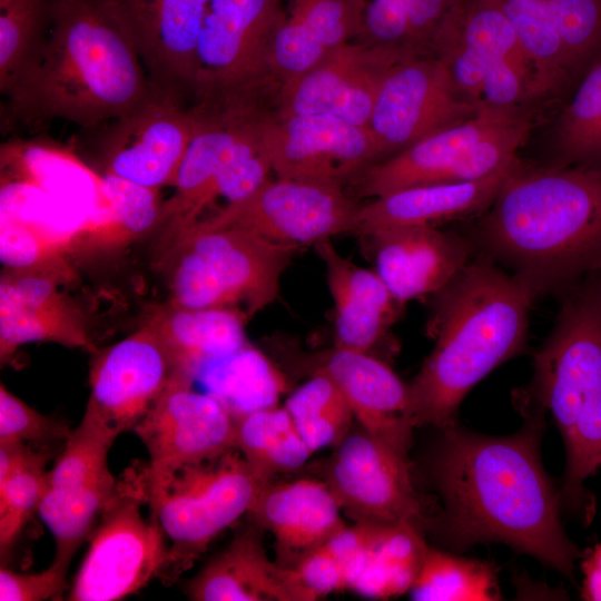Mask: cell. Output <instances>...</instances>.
Segmentation results:
<instances>
[{"label": "cell", "instance_id": "2", "mask_svg": "<svg viewBox=\"0 0 601 601\" xmlns=\"http://www.w3.org/2000/svg\"><path fill=\"white\" fill-rule=\"evenodd\" d=\"M46 28L7 93L22 120L61 118L91 130L150 96L130 0H50Z\"/></svg>", "mask_w": 601, "mask_h": 601}, {"label": "cell", "instance_id": "34", "mask_svg": "<svg viewBox=\"0 0 601 601\" xmlns=\"http://www.w3.org/2000/svg\"><path fill=\"white\" fill-rule=\"evenodd\" d=\"M117 483L109 473L80 486L47 487L38 513L55 539V560L70 564L78 548L93 532Z\"/></svg>", "mask_w": 601, "mask_h": 601}, {"label": "cell", "instance_id": "10", "mask_svg": "<svg viewBox=\"0 0 601 601\" xmlns=\"http://www.w3.org/2000/svg\"><path fill=\"white\" fill-rule=\"evenodd\" d=\"M359 206L341 185L276 177L193 225L204 229L243 228L276 243L302 247L353 234Z\"/></svg>", "mask_w": 601, "mask_h": 601}, {"label": "cell", "instance_id": "29", "mask_svg": "<svg viewBox=\"0 0 601 601\" xmlns=\"http://www.w3.org/2000/svg\"><path fill=\"white\" fill-rule=\"evenodd\" d=\"M252 523L187 583L194 601H295L288 571L272 561Z\"/></svg>", "mask_w": 601, "mask_h": 601}, {"label": "cell", "instance_id": "7", "mask_svg": "<svg viewBox=\"0 0 601 601\" xmlns=\"http://www.w3.org/2000/svg\"><path fill=\"white\" fill-rule=\"evenodd\" d=\"M141 475L150 515L169 541L170 575L191 566L220 532L248 514L269 482L236 449L160 474L142 469Z\"/></svg>", "mask_w": 601, "mask_h": 601}, {"label": "cell", "instance_id": "42", "mask_svg": "<svg viewBox=\"0 0 601 601\" xmlns=\"http://www.w3.org/2000/svg\"><path fill=\"white\" fill-rule=\"evenodd\" d=\"M573 78L601 60V0H548Z\"/></svg>", "mask_w": 601, "mask_h": 601}, {"label": "cell", "instance_id": "39", "mask_svg": "<svg viewBox=\"0 0 601 601\" xmlns=\"http://www.w3.org/2000/svg\"><path fill=\"white\" fill-rule=\"evenodd\" d=\"M120 434L85 408L80 423L70 431L62 452L47 474L48 486H80L111 473L108 453Z\"/></svg>", "mask_w": 601, "mask_h": 601}, {"label": "cell", "instance_id": "47", "mask_svg": "<svg viewBox=\"0 0 601 601\" xmlns=\"http://www.w3.org/2000/svg\"><path fill=\"white\" fill-rule=\"evenodd\" d=\"M69 563L53 559L49 568L36 573L0 569L1 601L61 600L67 588Z\"/></svg>", "mask_w": 601, "mask_h": 601}, {"label": "cell", "instance_id": "28", "mask_svg": "<svg viewBox=\"0 0 601 601\" xmlns=\"http://www.w3.org/2000/svg\"><path fill=\"white\" fill-rule=\"evenodd\" d=\"M247 321L235 308H185L166 302L151 309L144 323L168 349L174 375L193 383L210 363L247 347Z\"/></svg>", "mask_w": 601, "mask_h": 601}, {"label": "cell", "instance_id": "18", "mask_svg": "<svg viewBox=\"0 0 601 601\" xmlns=\"http://www.w3.org/2000/svg\"><path fill=\"white\" fill-rule=\"evenodd\" d=\"M299 367L308 376L329 378L349 404L363 428L407 455L414 428L408 414V384L368 352L338 346L303 355Z\"/></svg>", "mask_w": 601, "mask_h": 601}, {"label": "cell", "instance_id": "48", "mask_svg": "<svg viewBox=\"0 0 601 601\" xmlns=\"http://www.w3.org/2000/svg\"><path fill=\"white\" fill-rule=\"evenodd\" d=\"M528 77L508 60L487 62L483 82L482 102L501 109H515L528 99Z\"/></svg>", "mask_w": 601, "mask_h": 601}, {"label": "cell", "instance_id": "45", "mask_svg": "<svg viewBox=\"0 0 601 601\" xmlns=\"http://www.w3.org/2000/svg\"><path fill=\"white\" fill-rule=\"evenodd\" d=\"M288 571L295 601H314L345 590L341 562L326 543L305 553Z\"/></svg>", "mask_w": 601, "mask_h": 601}, {"label": "cell", "instance_id": "16", "mask_svg": "<svg viewBox=\"0 0 601 601\" xmlns=\"http://www.w3.org/2000/svg\"><path fill=\"white\" fill-rule=\"evenodd\" d=\"M134 432L148 452L144 469L148 474L200 463L235 449V416L230 411L176 375Z\"/></svg>", "mask_w": 601, "mask_h": 601}, {"label": "cell", "instance_id": "3", "mask_svg": "<svg viewBox=\"0 0 601 601\" xmlns=\"http://www.w3.org/2000/svg\"><path fill=\"white\" fill-rule=\"evenodd\" d=\"M482 255L539 294L601 274V165L519 167L482 214Z\"/></svg>", "mask_w": 601, "mask_h": 601}, {"label": "cell", "instance_id": "6", "mask_svg": "<svg viewBox=\"0 0 601 601\" xmlns=\"http://www.w3.org/2000/svg\"><path fill=\"white\" fill-rule=\"evenodd\" d=\"M298 249L243 228L191 224L160 240L156 265L165 275L168 303L235 308L249 319L276 299Z\"/></svg>", "mask_w": 601, "mask_h": 601}, {"label": "cell", "instance_id": "25", "mask_svg": "<svg viewBox=\"0 0 601 601\" xmlns=\"http://www.w3.org/2000/svg\"><path fill=\"white\" fill-rule=\"evenodd\" d=\"M141 56L152 85L179 98L193 93L196 58L210 0H130Z\"/></svg>", "mask_w": 601, "mask_h": 601}, {"label": "cell", "instance_id": "44", "mask_svg": "<svg viewBox=\"0 0 601 601\" xmlns=\"http://www.w3.org/2000/svg\"><path fill=\"white\" fill-rule=\"evenodd\" d=\"M70 428L30 407L0 384V443L67 440Z\"/></svg>", "mask_w": 601, "mask_h": 601}, {"label": "cell", "instance_id": "24", "mask_svg": "<svg viewBox=\"0 0 601 601\" xmlns=\"http://www.w3.org/2000/svg\"><path fill=\"white\" fill-rule=\"evenodd\" d=\"M519 165L516 157L479 180L418 185L376 197L359 206L353 234L364 237L385 228L434 226L440 221L483 214Z\"/></svg>", "mask_w": 601, "mask_h": 601}, {"label": "cell", "instance_id": "33", "mask_svg": "<svg viewBox=\"0 0 601 601\" xmlns=\"http://www.w3.org/2000/svg\"><path fill=\"white\" fill-rule=\"evenodd\" d=\"M426 549L421 524L411 521L382 524L351 590L375 599L410 591Z\"/></svg>", "mask_w": 601, "mask_h": 601}, {"label": "cell", "instance_id": "21", "mask_svg": "<svg viewBox=\"0 0 601 601\" xmlns=\"http://www.w3.org/2000/svg\"><path fill=\"white\" fill-rule=\"evenodd\" d=\"M194 107L198 125L179 167L175 191L162 204L160 240L198 220L213 203L216 179L255 110L240 105Z\"/></svg>", "mask_w": 601, "mask_h": 601}, {"label": "cell", "instance_id": "14", "mask_svg": "<svg viewBox=\"0 0 601 601\" xmlns=\"http://www.w3.org/2000/svg\"><path fill=\"white\" fill-rule=\"evenodd\" d=\"M324 481L356 522L424 521L407 455L361 425L334 447Z\"/></svg>", "mask_w": 601, "mask_h": 601}, {"label": "cell", "instance_id": "5", "mask_svg": "<svg viewBox=\"0 0 601 601\" xmlns=\"http://www.w3.org/2000/svg\"><path fill=\"white\" fill-rule=\"evenodd\" d=\"M526 406L548 411L564 442L566 466L561 494L578 509L584 482L601 469L600 286L563 306L556 325L534 357Z\"/></svg>", "mask_w": 601, "mask_h": 601}, {"label": "cell", "instance_id": "41", "mask_svg": "<svg viewBox=\"0 0 601 601\" xmlns=\"http://www.w3.org/2000/svg\"><path fill=\"white\" fill-rule=\"evenodd\" d=\"M48 453L28 449L10 476L0 483V552L1 560L17 542L30 515L38 511L48 487L45 465Z\"/></svg>", "mask_w": 601, "mask_h": 601}, {"label": "cell", "instance_id": "36", "mask_svg": "<svg viewBox=\"0 0 601 601\" xmlns=\"http://www.w3.org/2000/svg\"><path fill=\"white\" fill-rule=\"evenodd\" d=\"M0 256L6 268L36 270L73 284L78 276L71 263L68 234L1 211Z\"/></svg>", "mask_w": 601, "mask_h": 601}, {"label": "cell", "instance_id": "38", "mask_svg": "<svg viewBox=\"0 0 601 601\" xmlns=\"http://www.w3.org/2000/svg\"><path fill=\"white\" fill-rule=\"evenodd\" d=\"M561 165H601V60L580 80L558 127Z\"/></svg>", "mask_w": 601, "mask_h": 601}, {"label": "cell", "instance_id": "8", "mask_svg": "<svg viewBox=\"0 0 601 601\" xmlns=\"http://www.w3.org/2000/svg\"><path fill=\"white\" fill-rule=\"evenodd\" d=\"M146 504L141 471L117 483L67 594L70 601H118L165 570L166 535Z\"/></svg>", "mask_w": 601, "mask_h": 601}, {"label": "cell", "instance_id": "15", "mask_svg": "<svg viewBox=\"0 0 601 601\" xmlns=\"http://www.w3.org/2000/svg\"><path fill=\"white\" fill-rule=\"evenodd\" d=\"M418 55L405 48L347 42L275 96L279 115L328 114L367 129L378 90L391 69Z\"/></svg>", "mask_w": 601, "mask_h": 601}, {"label": "cell", "instance_id": "12", "mask_svg": "<svg viewBox=\"0 0 601 601\" xmlns=\"http://www.w3.org/2000/svg\"><path fill=\"white\" fill-rule=\"evenodd\" d=\"M197 125L195 107L185 109L181 98L154 85L141 105L96 137L104 175L158 190L174 186Z\"/></svg>", "mask_w": 601, "mask_h": 601}, {"label": "cell", "instance_id": "32", "mask_svg": "<svg viewBox=\"0 0 601 601\" xmlns=\"http://www.w3.org/2000/svg\"><path fill=\"white\" fill-rule=\"evenodd\" d=\"M512 24L532 67L528 99L573 79L548 0H492Z\"/></svg>", "mask_w": 601, "mask_h": 601}, {"label": "cell", "instance_id": "27", "mask_svg": "<svg viewBox=\"0 0 601 601\" xmlns=\"http://www.w3.org/2000/svg\"><path fill=\"white\" fill-rule=\"evenodd\" d=\"M518 116L515 109L495 108L481 101L476 114L466 121L430 135L364 169L358 174V193L376 198L412 186L437 184L469 147Z\"/></svg>", "mask_w": 601, "mask_h": 601}, {"label": "cell", "instance_id": "9", "mask_svg": "<svg viewBox=\"0 0 601 601\" xmlns=\"http://www.w3.org/2000/svg\"><path fill=\"white\" fill-rule=\"evenodd\" d=\"M285 0H210L197 48V104L264 105L270 42Z\"/></svg>", "mask_w": 601, "mask_h": 601}, {"label": "cell", "instance_id": "50", "mask_svg": "<svg viewBox=\"0 0 601 601\" xmlns=\"http://www.w3.org/2000/svg\"><path fill=\"white\" fill-rule=\"evenodd\" d=\"M581 569L583 573L582 599L601 601V543L584 553Z\"/></svg>", "mask_w": 601, "mask_h": 601}, {"label": "cell", "instance_id": "13", "mask_svg": "<svg viewBox=\"0 0 601 601\" xmlns=\"http://www.w3.org/2000/svg\"><path fill=\"white\" fill-rule=\"evenodd\" d=\"M256 127L276 177L343 186L378 158L366 128L333 115L259 111Z\"/></svg>", "mask_w": 601, "mask_h": 601}, {"label": "cell", "instance_id": "23", "mask_svg": "<svg viewBox=\"0 0 601 601\" xmlns=\"http://www.w3.org/2000/svg\"><path fill=\"white\" fill-rule=\"evenodd\" d=\"M248 515L275 538L276 562L292 568L305 553L346 526L342 509L325 481L267 482Z\"/></svg>", "mask_w": 601, "mask_h": 601}, {"label": "cell", "instance_id": "46", "mask_svg": "<svg viewBox=\"0 0 601 601\" xmlns=\"http://www.w3.org/2000/svg\"><path fill=\"white\" fill-rule=\"evenodd\" d=\"M357 41L370 46L412 50L408 46V0L367 2Z\"/></svg>", "mask_w": 601, "mask_h": 601}, {"label": "cell", "instance_id": "26", "mask_svg": "<svg viewBox=\"0 0 601 601\" xmlns=\"http://www.w3.org/2000/svg\"><path fill=\"white\" fill-rule=\"evenodd\" d=\"M315 247L334 304V345L371 353L397 319L403 303L375 270L345 257L331 239Z\"/></svg>", "mask_w": 601, "mask_h": 601}, {"label": "cell", "instance_id": "1", "mask_svg": "<svg viewBox=\"0 0 601 601\" xmlns=\"http://www.w3.org/2000/svg\"><path fill=\"white\" fill-rule=\"evenodd\" d=\"M508 436L456 424L428 456V474L443 504L431 528L456 548L500 542L571 577L581 554L561 522V493L540 456L541 414Z\"/></svg>", "mask_w": 601, "mask_h": 601}, {"label": "cell", "instance_id": "22", "mask_svg": "<svg viewBox=\"0 0 601 601\" xmlns=\"http://www.w3.org/2000/svg\"><path fill=\"white\" fill-rule=\"evenodd\" d=\"M366 4V0H293L270 42L268 91L276 96L332 51L357 39Z\"/></svg>", "mask_w": 601, "mask_h": 601}, {"label": "cell", "instance_id": "43", "mask_svg": "<svg viewBox=\"0 0 601 601\" xmlns=\"http://www.w3.org/2000/svg\"><path fill=\"white\" fill-rule=\"evenodd\" d=\"M256 114H252L245 132L216 179L213 201L217 197L228 203L244 199L270 178L272 164L257 131Z\"/></svg>", "mask_w": 601, "mask_h": 601}, {"label": "cell", "instance_id": "35", "mask_svg": "<svg viewBox=\"0 0 601 601\" xmlns=\"http://www.w3.org/2000/svg\"><path fill=\"white\" fill-rule=\"evenodd\" d=\"M418 601L500 600L496 569L489 562L427 546L410 590Z\"/></svg>", "mask_w": 601, "mask_h": 601}, {"label": "cell", "instance_id": "19", "mask_svg": "<svg viewBox=\"0 0 601 601\" xmlns=\"http://www.w3.org/2000/svg\"><path fill=\"white\" fill-rule=\"evenodd\" d=\"M53 276L6 268L0 279V361L23 344L51 342L90 354L99 351L82 311L59 290Z\"/></svg>", "mask_w": 601, "mask_h": 601}, {"label": "cell", "instance_id": "51", "mask_svg": "<svg viewBox=\"0 0 601 601\" xmlns=\"http://www.w3.org/2000/svg\"><path fill=\"white\" fill-rule=\"evenodd\" d=\"M600 312H601V286H600Z\"/></svg>", "mask_w": 601, "mask_h": 601}, {"label": "cell", "instance_id": "31", "mask_svg": "<svg viewBox=\"0 0 601 601\" xmlns=\"http://www.w3.org/2000/svg\"><path fill=\"white\" fill-rule=\"evenodd\" d=\"M235 449L265 481L302 467L314 454L284 405H266L236 416Z\"/></svg>", "mask_w": 601, "mask_h": 601}, {"label": "cell", "instance_id": "11", "mask_svg": "<svg viewBox=\"0 0 601 601\" xmlns=\"http://www.w3.org/2000/svg\"><path fill=\"white\" fill-rule=\"evenodd\" d=\"M479 105L455 88L443 61L408 57L395 65L376 96L367 130L378 158L472 118Z\"/></svg>", "mask_w": 601, "mask_h": 601}, {"label": "cell", "instance_id": "4", "mask_svg": "<svg viewBox=\"0 0 601 601\" xmlns=\"http://www.w3.org/2000/svg\"><path fill=\"white\" fill-rule=\"evenodd\" d=\"M435 345L408 384L413 427L455 424L466 394L525 346L538 292L481 254L435 295Z\"/></svg>", "mask_w": 601, "mask_h": 601}, {"label": "cell", "instance_id": "40", "mask_svg": "<svg viewBox=\"0 0 601 601\" xmlns=\"http://www.w3.org/2000/svg\"><path fill=\"white\" fill-rule=\"evenodd\" d=\"M50 0H0V88L8 93L31 60Z\"/></svg>", "mask_w": 601, "mask_h": 601}, {"label": "cell", "instance_id": "17", "mask_svg": "<svg viewBox=\"0 0 601 601\" xmlns=\"http://www.w3.org/2000/svg\"><path fill=\"white\" fill-rule=\"evenodd\" d=\"M175 374L171 356L145 323L93 354L86 408L120 433L135 428Z\"/></svg>", "mask_w": 601, "mask_h": 601}, {"label": "cell", "instance_id": "30", "mask_svg": "<svg viewBox=\"0 0 601 601\" xmlns=\"http://www.w3.org/2000/svg\"><path fill=\"white\" fill-rule=\"evenodd\" d=\"M110 207L102 217L87 219L68 234L72 258L120 254L159 227L164 201L159 190L114 175H102Z\"/></svg>", "mask_w": 601, "mask_h": 601}, {"label": "cell", "instance_id": "49", "mask_svg": "<svg viewBox=\"0 0 601 601\" xmlns=\"http://www.w3.org/2000/svg\"><path fill=\"white\" fill-rule=\"evenodd\" d=\"M456 0H408V46L418 52L431 46L434 32Z\"/></svg>", "mask_w": 601, "mask_h": 601}, {"label": "cell", "instance_id": "37", "mask_svg": "<svg viewBox=\"0 0 601 601\" xmlns=\"http://www.w3.org/2000/svg\"><path fill=\"white\" fill-rule=\"evenodd\" d=\"M284 406L313 453L338 445L355 420L342 392L323 375L308 376Z\"/></svg>", "mask_w": 601, "mask_h": 601}, {"label": "cell", "instance_id": "20", "mask_svg": "<svg viewBox=\"0 0 601 601\" xmlns=\"http://www.w3.org/2000/svg\"><path fill=\"white\" fill-rule=\"evenodd\" d=\"M375 272L401 303L442 290L470 262L472 244L431 225L385 228L367 236Z\"/></svg>", "mask_w": 601, "mask_h": 601}]
</instances>
